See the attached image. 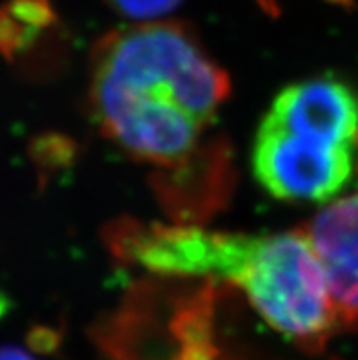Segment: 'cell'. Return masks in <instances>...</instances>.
<instances>
[{"label":"cell","instance_id":"1","mask_svg":"<svg viewBox=\"0 0 358 360\" xmlns=\"http://www.w3.org/2000/svg\"><path fill=\"white\" fill-rule=\"evenodd\" d=\"M229 91L227 72L186 24L114 30L91 51L96 123L110 141L154 170L183 163L203 145Z\"/></svg>","mask_w":358,"mask_h":360},{"label":"cell","instance_id":"2","mask_svg":"<svg viewBox=\"0 0 358 360\" xmlns=\"http://www.w3.org/2000/svg\"><path fill=\"white\" fill-rule=\"evenodd\" d=\"M234 285L274 331L318 355L340 329L324 265L304 229L250 238Z\"/></svg>","mask_w":358,"mask_h":360},{"label":"cell","instance_id":"3","mask_svg":"<svg viewBox=\"0 0 358 360\" xmlns=\"http://www.w3.org/2000/svg\"><path fill=\"white\" fill-rule=\"evenodd\" d=\"M115 260L163 278L223 280L231 262L234 233L198 225L158 224L119 218L105 231Z\"/></svg>","mask_w":358,"mask_h":360},{"label":"cell","instance_id":"4","mask_svg":"<svg viewBox=\"0 0 358 360\" xmlns=\"http://www.w3.org/2000/svg\"><path fill=\"white\" fill-rule=\"evenodd\" d=\"M354 152L290 132L263 117L254 137L252 170L276 200L327 201L350 181Z\"/></svg>","mask_w":358,"mask_h":360},{"label":"cell","instance_id":"5","mask_svg":"<svg viewBox=\"0 0 358 360\" xmlns=\"http://www.w3.org/2000/svg\"><path fill=\"white\" fill-rule=\"evenodd\" d=\"M236 183L232 152L223 137L203 145L183 163L158 169L150 185L174 224L196 225L225 209Z\"/></svg>","mask_w":358,"mask_h":360},{"label":"cell","instance_id":"6","mask_svg":"<svg viewBox=\"0 0 358 360\" xmlns=\"http://www.w3.org/2000/svg\"><path fill=\"white\" fill-rule=\"evenodd\" d=\"M265 119L281 128L335 146H358V96L345 82L322 75L278 94Z\"/></svg>","mask_w":358,"mask_h":360},{"label":"cell","instance_id":"7","mask_svg":"<svg viewBox=\"0 0 358 360\" xmlns=\"http://www.w3.org/2000/svg\"><path fill=\"white\" fill-rule=\"evenodd\" d=\"M304 231L326 271L338 326L358 333V194L327 205Z\"/></svg>","mask_w":358,"mask_h":360},{"label":"cell","instance_id":"8","mask_svg":"<svg viewBox=\"0 0 358 360\" xmlns=\"http://www.w3.org/2000/svg\"><path fill=\"white\" fill-rule=\"evenodd\" d=\"M55 24L57 15L50 0H8L0 6V55L18 59Z\"/></svg>","mask_w":358,"mask_h":360},{"label":"cell","instance_id":"9","mask_svg":"<svg viewBox=\"0 0 358 360\" xmlns=\"http://www.w3.org/2000/svg\"><path fill=\"white\" fill-rule=\"evenodd\" d=\"M110 8L119 15L134 20H155L170 13L181 0H106Z\"/></svg>","mask_w":358,"mask_h":360},{"label":"cell","instance_id":"10","mask_svg":"<svg viewBox=\"0 0 358 360\" xmlns=\"http://www.w3.org/2000/svg\"><path fill=\"white\" fill-rule=\"evenodd\" d=\"M0 360H35L23 347L0 346Z\"/></svg>","mask_w":358,"mask_h":360},{"label":"cell","instance_id":"11","mask_svg":"<svg viewBox=\"0 0 358 360\" xmlns=\"http://www.w3.org/2000/svg\"><path fill=\"white\" fill-rule=\"evenodd\" d=\"M6 311H8V302H6L4 292H0V319L4 316Z\"/></svg>","mask_w":358,"mask_h":360},{"label":"cell","instance_id":"12","mask_svg":"<svg viewBox=\"0 0 358 360\" xmlns=\"http://www.w3.org/2000/svg\"><path fill=\"white\" fill-rule=\"evenodd\" d=\"M329 2H333L336 6H344V8H351L354 0H329Z\"/></svg>","mask_w":358,"mask_h":360}]
</instances>
